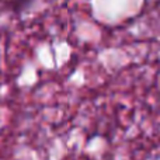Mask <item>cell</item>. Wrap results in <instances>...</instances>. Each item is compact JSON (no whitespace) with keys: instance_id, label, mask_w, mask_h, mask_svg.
<instances>
[{"instance_id":"6da1fadb","label":"cell","mask_w":160,"mask_h":160,"mask_svg":"<svg viewBox=\"0 0 160 160\" xmlns=\"http://www.w3.org/2000/svg\"><path fill=\"white\" fill-rule=\"evenodd\" d=\"M31 2H32V0H10V4L14 11H21V10H24Z\"/></svg>"}]
</instances>
